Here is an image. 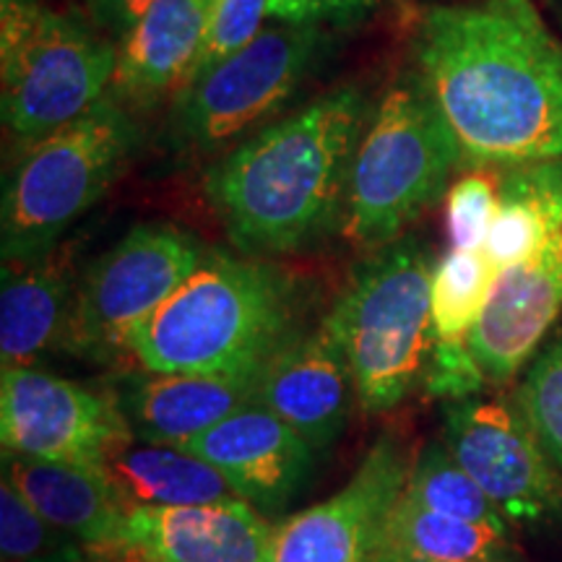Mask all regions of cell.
Instances as JSON below:
<instances>
[{
  "label": "cell",
  "mask_w": 562,
  "mask_h": 562,
  "mask_svg": "<svg viewBox=\"0 0 562 562\" xmlns=\"http://www.w3.org/2000/svg\"><path fill=\"white\" fill-rule=\"evenodd\" d=\"M414 63L463 165L510 170L562 159V42L531 0L430 5Z\"/></svg>",
  "instance_id": "cell-1"
},
{
  "label": "cell",
  "mask_w": 562,
  "mask_h": 562,
  "mask_svg": "<svg viewBox=\"0 0 562 562\" xmlns=\"http://www.w3.org/2000/svg\"><path fill=\"white\" fill-rule=\"evenodd\" d=\"M370 108L360 87H339L252 133L211 167L209 203L237 250L290 256L341 227Z\"/></svg>",
  "instance_id": "cell-2"
},
{
  "label": "cell",
  "mask_w": 562,
  "mask_h": 562,
  "mask_svg": "<svg viewBox=\"0 0 562 562\" xmlns=\"http://www.w3.org/2000/svg\"><path fill=\"white\" fill-rule=\"evenodd\" d=\"M300 286L261 258L209 250L131 344L149 372L258 370L297 331Z\"/></svg>",
  "instance_id": "cell-3"
},
{
  "label": "cell",
  "mask_w": 562,
  "mask_h": 562,
  "mask_svg": "<svg viewBox=\"0 0 562 562\" xmlns=\"http://www.w3.org/2000/svg\"><path fill=\"white\" fill-rule=\"evenodd\" d=\"M461 165L451 125L417 70H406L370 108L349 167L341 237L364 250L402 240Z\"/></svg>",
  "instance_id": "cell-4"
},
{
  "label": "cell",
  "mask_w": 562,
  "mask_h": 562,
  "mask_svg": "<svg viewBox=\"0 0 562 562\" xmlns=\"http://www.w3.org/2000/svg\"><path fill=\"white\" fill-rule=\"evenodd\" d=\"M435 256L419 237L375 250L328 311L364 412H391L425 381Z\"/></svg>",
  "instance_id": "cell-5"
},
{
  "label": "cell",
  "mask_w": 562,
  "mask_h": 562,
  "mask_svg": "<svg viewBox=\"0 0 562 562\" xmlns=\"http://www.w3.org/2000/svg\"><path fill=\"white\" fill-rule=\"evenodd\" d=\"M138 138L136 112L108 94L74 123L19 149L3 180V263L34 261L58 248L121 178Z\"/></svg>",
  "instance_id": "cell-6"
},
{
  "label": "cell",
  "mask_w": 562,
  "mask_h": 562,
  "mask_svg": "<svg viewBox=\"0 0 562 562\" xmlns=\"http://www.w3.org/2000/svg\"><path fill=\"white\" fill-rule=\"evenodd\" d=\"M117 42L87 19L42 0H0L3 128L13 146L37 144L110 94Z\"/></svg>",
  "instance_id": "cell-7"
},
{
  "label": "cell",
  "mask_w": 562,
  "mask_h": 562,
  "mask_svg": "<svg viewBox=\"0 0 562 562\" xmlns=\"http://www.w3.org/2000/svg\"><path fill=\"white\" fill-rule=\"evenodd\" d=\"M321 47V26L266 24L248 47L175 94L167 121L172 149L186 159H222L273 123L313 74Z\"/></svg>",
  "instance_id": "cell-8"
},
{
  "label": "cell",
  "mask_w": 562,
  "mask_h": 562,
  "mask_svg": "<svg viewBox=\"0 0 562 562\" xmlns=\"http://www.w3.org/2000/svg\"><path fill=\"white\" fill-rule=\"evenodd\" d=\"M206 252V245L178 224L131 227L81 273L60 349L108 368L133 360L131 344L140 326L180 290Z\"/></svg>",
  "instance_id": "cell-9"
},
{
  "label": "cell",
  "mask_w": 562,
  "mask_h": 562,
  "mask_svg": "<svg viewBox=\"0 0 562 562\" xmlns=\"http://www.w3.org/2000/svg\"><path fill=\"white\" fill-rule=\"evenodd\" d=\"M442 442L510 526L562 521V472L516 404L484 396L446 402Z\"/></svg>",
  "instance_id": "cell-10"
},
{
  "label": "cell",
  "mask_w": 562,
  "mask_h": 562,
  "mask_svg": "<svg viewBox=\"0 0 562 562\" xmlns=\"http://www.w3.org/2000/svg\"><path fill=\"white\" fill-rule=\"evenodd\" d=\"M0 440L5 453L104 472L133 446L128 422L112 393L30 368L0 375Z\"/></svg>",
  "instance_id": "cell-11"
},
{
  "label": "cell",
  "mask_w": 562,
  "mask_h": 562,
  "mask_svg": "<svg viewBox=\"0 0 562 562\" xmlns=\"http://www.w3.org/2000/svg\"><path fill=\"white\" fill-rule=\"evenodd\" d=\"M412 463L409 446L383 432L336 495L273 526L269 562H378Z\"/></svg>",
  "instance_id": "cell-12"
},
{
  "label": "cell",
  "mask_w": 562,
  "mask_h": 562,
  "mask_svg": "<svg viewBox=\"0 0 562 562\" xmlns=\"http://www.w3.org/2000/svg\"><path fill=\"white\" fill-rule=\"evenodd\" d=\"M209 461L240 501L266 518H277L307 487L315 448L294 427L252 404L182 446Z\"/></svg>",
  "instance_id": "cell-13"
},
{
  "label": "cell",
  "mask_w": 562,
  "mask_h": 562,
  "mask_svg": "<svg viewBox=\"0 0 562 562\" xmlns=\"http://www.w3.org/2000/svg\"><path fill=\"white\" fill-rule=\"evenodd\" d=\"M355 378L331 321L297 328L258 372L256 404L294 427L315 451L331 448L347 430Z\"/></svg>",
  "instance_id": "cell-14"
},
{
  "label": "cell",
  "mask_w": 562,
  "mask_h": 562,
  "mask_svg": "<svg viewBox=\"0 0 562 562\" xmlns=\"http://www.w3.org/2000/svg\"><path fill=\"white\" fill-rule=\"evenodd\" d=\"M562 313V232L544 229L529 261L497 273L472 336L487 383H510Z\"/></svg>",
  "instance_id": "cell-15"
},
{
  "label": "cell",
  "mask_w": 562,
  "mask_h": 562,
  "mask_svg": "<svg viewBox=\"0 0 562 562\" xmlns=\"http://www.w3.org/2000/svg\"><path fill=\"white\" fill-rule=\"evenodd\" d=\"M261 368L248 372H123L110 393L136 442L182 448L235 412L256 404Z\"/></svg>",
  "instance_id": "cell-16"
},
{
  "label": "cell",
  "mask_w": 562,
  "mask_h": 562,
  "mask_svg": "<svg viewBox=\"0 0 562 562\" xmlns=\"http://www.w3.org/2000/svg\"><path fill=\"white\" fill-rule=\"evenodd\" d=\"M128 544L144 562H269L273 524L250 503L131 508Z\"/></svg>",
  "instance_id": "cell-17"
},
{
  "label": "cell",
  "mask_w": 562,
  "mask_h": 562,
  "mask_svg": "<svg viewBox=\"0 0 562 562\" xmlns=\"http://www.w3.org/2000/svg\"><path fill=\"white\" fill-rule=\"evenodd\" d=\"M3 480L47 524L79 539L100 562L140 560L128 544V508L104 474L3 451Z\"/></svg>",
  "instance_id": "cell-18"
},
{
  "label": "cell",
  "mask_w": 562,
  "mask_h": 562,
  "mask_svg": "<svg viewBox=\"0 0 562 562\" xmlns=\"http://www.w3.org/2000/svg\"><path fill=\"white\" fill-rule=\"evenodd\" d=\"M484 250H451L432 277V351L427 362V396L442 402L480 396L487 378L476 362L472 336L497 279Z\"/></svg>",
  "instance_id": "cell-19"
},
{
  "label": "cell",
  "mask_w": 562,
  "mask_h": 562,
  "mask_svg": "<svg viewBox=\"0 0 562 562\" xmlns=\"http://www.w3.org/2000/svg\"><path fill=\"white\" fill-rule=\"evenodd\" d=\"M220 0H157L117 40L110 94L125 108L151 110L175 100L191 74Z\"/></svg>",
  "instance_id": "cell-20"
},
{
  "label": "cell",
  "mask_w": 562,
  "mask_h": 562,
  "mask_svg": "<svg viewBox=\"0 0 562 562\" xmlns=\"http://www.w3.org/2000/svg\"><path fill=\"white\" fill-rule=\"evenodd\" d=\"M74 250L58 245L34 261L3 263L0 286V360L30 368L60 347L74 307Z\"/></svg>",
  "instance_id": "cell-21"
},
{
  "label": "cell",
  "mask_w": 562,
  "mask_h": 562,
  "mask_svg": "<svg viewBox=\"0 0 562 562\" xmlns=\"http://www.w3.org/2000/svg\"><path fill=\"white\" fill-rule=\"evenodd\" d=\"M102 474L128 510L224 503L237 497L209 461L172 446L133 442Z\"/></svg>",
  "instance_id": "cell-22"
},
{
  "label": "cell",
  "mask_w": 562,
  "mask_h": 562,
  "mask_svg": "<svg viewBox=\"0 0 562 562\" xmlns=\"http://www.w3.org/2000/svg\"><path fill=\"white\" fill-rule=\"evenodd\" d=\"M383 552L412 562H508L513 547L510 531L422 508L404 490L385 529Z\"/></svg>",
  "instance_id": "cell-23"
},
{
  "label": "cell",
  "mask_w": 562,
  "mask_h": 562,
  "mask_svg": "<svg viewBox=\"0 0 562 562\" xmlns=\"http://www.w3.org/2000/svg\"><path fill=\"white\" fill-rule=\"evenodd\" d=\"M406 497L422 508L442 513V516L510 531V524L505 521L503 513L492 505L484 490L456 461V456L448 451L442 440H430L414 459L409 482H406Z\"/></svg>",
  "instance_id": "cell-24"
},
{
  "label": "cell",
  "mask_w": 562,
  "mask_h": 562,
  "mask_svg": "<svg viewBox=\"0 0 562 562\" xmlns=\"http://www.w3.org/2000/svg\"><path fill=\"white\" fill-rule=\"evenodd\" d=\"M0 558L3 562H100L70 533L47 524L11 482H0Z\"/></svg>",
  "instance_id": "cell-25"
},
{
  "label": "cell",
  "mask_w": 562,
  "mask_h": 562,
  "mask_svg": "<svg viewBox=\"0 0 562 562\" xmlns=\"http://www.w3.org/2000/svg\"><path fill=\"white\" fill-rule=\"evenodd\" d=\"M516 406L562 472V328L537 351V360L516 389Z\"/></svg>",
  "instance_id": "cell-26"
},
{
  "label": "cell",
  "mask_w": 562,
  "mask_h": 562,
  "mask_svg": "<svg viewBox=\"0 0 562 562\" xmlns=\"http://www.w3.org/2000/svg\"><path fill=\"white\" fill-rule=\"evenodd\" d=\"M497 206H501V172L476 167L461 175L448 191L446 224L451 250H482Z\"/></svg>",
  "instance_id": "cell-27"
},
{
  "label": "cell",
  "mask_w": 562,
  "mask_h": 562,
  "mask_svg": "<svg viewBox=\"0 0 562 562\" xmlns=\"http://www.w3.org/2000/svg\"><path fill=\"white\" fill-rule=\"evenodd\" d=\"M269 3L271 0H220L214 13H211L209 30L203 34L201 50L195 55L191 74H188L182 87L199 81L201 76H206L211 68L220 66L229 55L248 47L269 21Z\"/></svg>",
  "instance_id": "cell-28"
},
{
  "label": "cell",
  "mask_w": 562,
  "mask_h": 562,
  "mask_svg": "<svg viewBox=\"0 0 562 562\" xmlns=\"http://www.w3.org/2000/svg\"><path fill=\"white\" fill-rule=\"evenodd\" d=\"M544 222L539 209L524 193L505 188L501 182V206L490 224L484 252L497 271L518 266L542 248Z\"/></svg>",
  "instance_id": "cell-29"
},
{
  "label": "cell",
  "mask_w": 562,
  "mask_h": 562,
  "mask_svg": "<svg viewBox=\"0 0 562 562\" xmlns=\"http://www.w3.org/2000/svg\"><path fill=\"white\" fill-rule=\"evenodd\" d=\"M381 0H271L269 19L297 26H349Z\"/></svg>",
  "instance_id": "cell-30"
},
{
  "label": "cell",
  "mask_w": 562,
  "mask_h": 562,
  "mask_svg": "<svg viewBox=\"0 0 562 562\" xmlns=\"http://www.w3.org/2000/svg\"><path fill=\"white\" fill-rule=\"evenodd\" d=\"M154 3L157 0H87V13L97 30L117 42Z\"/></svg>",
  "instance_id": "cell-31"
},
{
  "label": "cell",
  "mask_w": 562,
  "mask_h": 562,
  "mask_svg": "<svg viewBox=\"0 0 562 562\" xmlns=\"http://www.w3.org/2000/svg\"><path fill=\"white\" fill-rule=\"evenodd\" d=\"M378 562H412V560H404V558H398V554H391V552H381Z\"/></svg>",
  "instance_id": "cell-32"
},
{
  "label": "cell",
  "mask_w": 562,
  "mask_h": 562,
  "mask_svg": "<svg viewBox=\"0 0 562 562\" xmlns=\"http://www.w3.org/2000/svg\"><path fill=\"white\" fill-rule=\"evenodd\" d=\"M419 3H432V5H446V3H461V0H419Z\"/></svg>",
  "instance_id": "cell-33"
},
{
  "label": "cell",
  "mask_w": 562,
  "mask_h": 562,
  "mask_svg": "<svg viewBox=\"0 0 562 562\" xmlns=\"http://www.w3.org/2000/svg\"><path fill=\"white\" fill-rule=\"evenodd\" d=\"M558 13H560V19H562V0H558Z\"/></svg>",
  "instance_id": "cell-34"
}]
</instances>
